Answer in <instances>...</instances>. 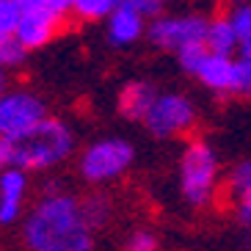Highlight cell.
<instances>
[{
  "label": "cell",
  "instance_id": "6da1fadb",
  "mask_svg": "<svg viewBox=\"0 0 251 251\" xmlns=\"http://www.w3.org/2000/svg\"><path fill=\"white\" fill-rule=\"evenodd\" d=\"M25 243L30 251H94V229L72 196H45L25 224Z\"/></svg>",
  "mask_w": 251,
  "mask_h": 251
},
{
  "label": "cell",
  "instance_id": "7a4b0ae2",
  "mask_svg": "<svg viewBox=\"0 0 251 251\" xmlns=\"http://www.w3.org/2000/svg\"><path fill=\"white\" fill-rule=\"evenodd\" d=\"M75 149V135L58 119H42L23 138L11 141V166L17 169H50Z\"/></svg>",
  "mask_w": 251,
  "mask_h": 251
},
{
  "label": "cell",
  "instance_id": "3957f363",
  "mask_svg": "<svg viewBox=\"0 0 251 251\" xmlns=\"http://www.w3.org/2000/svg\"><path fill=\"white\" fill-rule=\"evenodd\" d=\"M215 174H218V160L213 149L201 141H193L182 155V193L188 204L204 207L210 201Z\"/></svg>",
  "mask_w": 251,
  "mask_h": 251
},
{
  "label": "cell",
  "instance_id": "277c9868",
  "mask_svg": "<svg viewBox=\"0 0 251 251\" xmlns=\"http://www.w3.org/2000/svg\"><path fill=\"white\" fill-rule=\"evenodd\" d=\"M130 163H133V147L127 141L108 138L86 149V155L80 157V174L89 182H105L119 177Z\"/></svg>",
  "mask_w": 251,
  "mask_h": 251
},
{
  "label": "cell",
  "instance_id": "5b68a950",
  "mask_svg": "<svg viewBox=\"0 0 251 251\" xmlns=\"http://www.w3.org/2000/svg\"><path fill=\"white\" fill-rule=\"evenodd\" d=\"M45 119L42 100L25 91L0 97V135L8 141H17L28 133L30 127Z\"/></svg>",
  "mask_w": 251,
  "mask_h": 251
},
{
  "label": "cell",
  "instance_id": "8992f818",
  "mask_svg": "<svg viewBox=\"0 0 251 251\" xmlns=\"http://www.w3.org/2000/svg\"><path fill=\"white\" fill-rule=\"evenodd\" d=\"M147 130L155 138H169L193 125V105L182 94H163L147 113Z\"/></svg>",
  "mask_w": 251,
  "mask_h": 251
},
{
  "label": "cell",
  "instance_id": "52a82bcc",
  "mask_svg": "<svg viewBox=\"0 0 251 251\" xmlns=\"http://www.w3.org/2000/svg\"><path fill=\"white\" fill-rule=\"evenodd\" d=\"M207 20L204 17H174V20H155L149 25V39L163 50H179L191 42L207 39Z\"/></svg>",
  "mask_w": 251,
  "mask_h": 251
},
{
  "label": "cell",
  "instance_id": "ba28073f",
  "mask_svg": "<svg viewBox=\"0 0 251 251\" xmlns=\"http://www.w3.org/2000/svg\"><path fill=\"white\" fill-rule=\"evenodd\" d=\"M61 17L47 11V8H30V11H23V20L17 25V39L23 42L25 50H33V47H45L47 42L55 33V25H58Z\"/></svg>",
  "mask_w": 251,
  "mask_h": 251
},
{
  "label": "cell",
  "instance_id": "9c48e42d",
  "mask_svg": "<svg viewBox=\"0 0 251 251\" xmlns=\"http://www.w3.org/2000/svg\"><path fill=\"white\" fill-rule=\"evenodd\" d=\"M25 171L11 166L0 174V224H14L25 196Z\"/></svg>",
  "mask_w": 251,
  "mask_h": 251
},
{
  "label": "cell",
  "instance_id": "30bf717a",
  "mask_svg": "<svg viewBox=\"0 0 251 251\" xmlns=\"http://www.w3.org/2000/svg\"><path fill=\"white\" fill-rule=\"evenodd\" d=\"M157 100V91L149 86V83H127L125 89L119 91V113L125 119H133V122H138V119H147L149 108L155 105Z\"/></svg>",
  "mask_w": 251,
  "mask_h": 251
},
{
  "label": "cell",
  "instance_id": "8fae6325",
  "mask_svg": "<svg viewBox=\"0 0 251 251\" xmlns=\"http://www.w3.org/2000/svg\"><path fill=\"white\" fill-rule=\"evenodd\" d=\"M144 17L135 11L130 3H119L111 11V23H108V36L113 45H133L144 30Z\"/></svg>",
  "mask_w": 251,
  "mask_h": 251
},
{
  "label": "cell",
  "instance_id": "7c38bea8",
  "mask_svg": "<svg viewBox=\"0 0 251 251\" xmlns=\"http://www.w3.org/2000/svg\"><path fill=\"white\" fill-rule=\"evenodd\" d=\"M232 72H235V61L229 55H218V52H210L204 58V64L199 67L196 77L204 83L207 89L213 91H229L232 86Z\"/></svg>",
  "mask_w": 251,
  "mask_h": 251
},
{
  "label": "cell",
  "instance_id": "4fadbf2b",
  "mask_svg": "<svg viewBox=\"0 0 251 251\" xmlns=\"http://www.w3.org/2000/svg\"><path fill=\"white\" fill-rule=\"evenodd\" d=\"M207 47L210 52H218V55H229V52L235 50L240 45V39H237L235 28L229 20H215V23L207 25Z\"/></svg>",
  "mask_w": 251,
  "mask_h": 251
},
{
  "label": "cell",
  "instance_id": "5bb4252c",
  "mask_svg": "<svg viewBox=\"0 0 251 251\" xmlns=\"http://www.w3.org/2000/svg\"><path fill=\"white\" fill-rule=\"evenodd\" d=\"M80 213H83V218H86V224H89L91 229H100L111 221L113 204L105 193H86L80 199Z\"/></svg>",
  "mask_w": 251,
  "mask_h": 251
},
{
  "label": "cell",
  "instance_id": "9a60e30c",
  "mask_svg": "<svg viewBox=\"0 0 251 251\" xmlns=\"http://www.w3.org/2000/svg\"><path fill=\"white\" fill-rule=\"evenodd\" d=\"M210 55V47H207V42H191V45H185L177 50V58H179V67L185 69V72L196 75L199 72V67L204 64V58Z\"/></svg>",
  "mask_w": 251,
  "mask_h": 251
},
{
  "label": "cell",
  "instance_id": "2e32d148",
  "mask_svg": "<svg viewBox=\"0 0 251 251\" xmlns=\"http://www.w3.org/2000/svg\"><path fill=\"white\" fill-rule=\"evenodd\" d=\"M25 47L17 33H0V67H17L25 58Z\"/></svg>",
  "mask_w": 251,
  "mask_h": 251
},
{
  "label": "cell",
  "instance_id": "e0dca14e",
  "mask_svg": "<svg viewBox=\"0 0 251 251\" xmlns=\"http://www.w3.org/2000/svg\"><path fill=\"white\" fill-rule=\"evenodd\" d=\"M116 6H119V0H75L72 3V8L83 20H100V17L111 14Z\"/></svg>",
  "mask_w": 251,
  "mask_h": 251
},
{
  "label": "cell",
  "instance_id": "ac0fdd59",
  "mask_svg": "<svg viewBox=\"0 0 251 251\" xmlns=\"http://www.w3.org/2000/svg\"><path fill=\"white\" fill-rule=\"evenodd\" d=\"M23 20L20 0H0V33H14Z\"/></svg>",
  "mask_w": 251,
  "mask_h": 251
},
{
  "label": "cell",
  "instance_id": "d6986e66",
  "mask_svg": "<svg viewBox=\"0 0 251 251\" xmlns=\"http://www.w3.org/2000/svg\"><path fill=\"white\" fill-rule=\"evenodd\" d=\"M229 94H240V97H249L251 94V64L246 58L235 61V72H232Z\"/></svg>",
  "mask_w": 251,
  "mask_h": 251
},
{
  "label": "cell",
  "instance_id": "ffe728a7",
  "mask_svg": "<svg viewBox=\"0 0 251 251\" xmlns=\"http://www.w3.org/2000/svg\"><path fill=\"white\" fill-rule=\"evenodd\" d=\"M229 23H232V28H235L240 42H249L251 39V6H240L237 11H232Z\"/></svg>",
  "mask_w": 251,
  "mask_h": 251
},
{
  "label": "cell",
  "instance_id": "44dd1931",
  "mask_svg": "<svg viewBox=\"0 0 251 251\" xmlns=\"http://www.w3.org/2000/svg\"><path fill=\"white\" fill-rule=\"evenodd\" d=\"M232 188H235V193H240V196L251 193V160L235 166V171H232Z\"/></svg>",
  "mask_w": 251,
  "mask_h": 251
},
{
  "label": "cell",
  "instance_id": "7402d4cb",
  "mask_svg": "<svg viewBox=\"0 0 251 251\" xmlns=\"http://www.w3.org/2000/svg\"><path fill=\"white\" fill-rule=\"evenodd\" d=\"M125 251H157V237L152 235V232L138 229V232H133V235H130Z\"/></svg>",
  "mask_w": 251,
  "mask_h": 251
},
{
  "label": "cell",
  "instance_id": "603a6c76",
  "mask_svg": "<svg viewBox=\"0 0 251 251\" xmlns=\"http://www.w3.org/2000/svg\"><path fill=\"white\" fill-rule=\"evenodd\" d=\"M122 3H130L141 17H157L160 14V3L163 0H122Z\"/></svg>",
  "mask_w": 251,
  "mask_h": 251
},
{
  "label": "cell",
  "instance_id": "cb8c5ba5",
  "mask_svg": "<svg viewBox=\"0 0 251 251\" xmlns=\"http://www.w3.org/2000/svg\"><path fill=\"white\" fill-rule=\"evenodd\" d=\"M237 215H240V221L249 224L251 226V193L240 196V207H237Z\"/></svg>",
  "mask_w": 251,
  "mask_h": 251
},
{
  "label": "cell",
  "instance_id": "d4e9b609",
  "mask_svg": "<svg viewBox=\"0 0 251 251\" xmlns=\"http://www.w3.org/2000/svg\"><path fill=\"white\" fill-rule=\"evenodd\" d=\"M11 163V141L0 135V169H6Z\"/></svg>",
  "mask_w": 251,
  "mask_h": 251
},
{
  "label": "cell",
  "instance_id": "484cf974",
  "mask_svg": "<svg viewBox=\"0 0 251 251\" xmlns=\"http://www.w3.org/2000/svg\"><path fill=\"white\" fill-rule=\"evenodd\" d=\"M240 58H246L251 64V39L249 42H240Z\"/></svg>",
  "mask_w": 251,
  "mask_h": 251
},
{
  "label": "cell",
  "instance_id": "4316f807",
  "mask_svg": "<svg viewBox=\"0 0 251 251\" xmlns=\"http://www.w3.org/2000/svg\"><path fill=\"white\" fill-rule=\"evenodd\" d=\"M3 89H6V75H3V67H0V97H3Z\"/></svg>",
  "mask_w": 251,
  "mask_h": 251
},
{
  "label": "cell",
  "instance_id": "83f0119b",
  "mask_svg": "<svg viewBox=\"0 0 251 251\" xmlns=\"http://www.w3.org/2000/svg\"><path fill=\"white\" fill-rule=\"evenodd\" d=\"M232 3H243V0H232Z\"/></svg>",
  "mask_w": 251,
  "mask_h": 251
},
{
  "label": "cell",
  "instance_id": "f1b7e54d",
  "mask_svg": "<svg viewBox=\"0 0 251 251\" xmlns=\"http://www.w3.org/2000/svg\"><path fill=\"white\" fill-rule=\"evenodd\" d=\"M119 3H122V0H119Z\"/></svg>",
  "mask_w": 251,
  "mask_h": 251
}]
</instances>
